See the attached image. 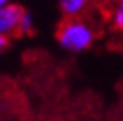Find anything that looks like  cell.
I'll return each instance as SVG.
<instances>
[{
	"label": "cell",
	"instance_id": "cell-1",
	"mask_svg": "<svg viewBox=\"0 0 123 121\" xmlns=\"http://www.w3.org/2000/svg\"><path fill=\"white\" fill-rule=\"evenodd\" d=\"M58 43L69 52H80L92 44L95 35L90 25L77 19H68L58 30Z\"/></svg>",
	"mask_w": 123,
	"mask_h": 121
},
{
	"label": "cell",
	"instance_id": "cell-2",
	"mask_svg": "<svg viewBox=\"0 0 123 121\" xmlns=\"http://www.w3.org/2000/svg\"><path fill=\"white\" fill-rule=\"evenodd\" d=\"M22 13L24 10L19 5H6L0 8V35L5 36L16 32Z\"/></svg>",
	"mask_w": 123,
	"mask_h": 121
},
{
	"label": "cell",
	"instance_id": "cell-3",
	"mask_svg": "<svg viewBox=\"0 0 123 121\" xmlns=\"http://www.w3.org/2000/svg\"><path fill=\"white\" fill-rule=\"evenodd\" d=\"M87 2L88 0H60V8L66 16L73 17V16H77L87 6Z\"/></svg>",
	"mask_w": 123,
	"mask_h": 121
},
{
	"label": "cell",
	"instance_id": "cell-4",
	"mask_svg": "<svg viewBox=\"0 0 123 121\" xmlns=\"http://www.w3.org/2000/svg\"><path fill=\"white\" fill-rule=\"evenodd\" d=\"M33 30V17L30 13L24 11L19 19V25H18V32L19 33H30Z\"/></svg>",
	"mask_w": 123,
	"mask_h": 121
},
{
	"label": "cell",
	"instance_id": "cell-5",
	"mask_svg": "<svg viewBox=\"0 0 123 121\" xmlns=\"http://www.w3.org/2000/svg\"><path fill=\"white\" fill-rule=\"evenodd\" d=\"M114 27L123 30V3H118L114 11Z\"/></svg>",
	"mask_w": 123,
	"mask_h": 121
},
{
	"label": "cell",
	"instance_id": "cell-6",
	"mask_svg": "<svg viewBox=\"0 0 123 121\" xmlns=\"http://www.w3.org/2000/svg\"><path fill=\"white\" fill-rule=\"evenodd\" d=\"M8 46V39H6V36H2L0 35V52L5 49V47Z\"/></svg>",
	"mask_w": 123,
	"mask_h": 121
},
{
	"label": "cell",
	"instance_id": "cell-7",
	"mask_svg": "<svg viewBox=\"0 0 123 121\" xmlns=\"http://www.w3.org/2000/svg\"><path fill=\"white\" fill-rule=\"evenodd\" d=\"M8 2H10V0H0V8L6 6V5H8Z\"/></svg>",
	"mask_w": 123,
	"mask_h": 121
},
{
	"label": "cell",
	"instance_id": "cell-8",
	"mask_svg": "<svg viewBox=\"0 0 123 121\" xmlns=\"http://www.w3.org/2000/svg\"><path fill=\"white\" fill-rule=\"evenodd\" d=\"M117 2H118V3H123V0H117Z\"/></svg>",
	"mask_w": 123,
	"mask_h": 121
}]
</instances>
